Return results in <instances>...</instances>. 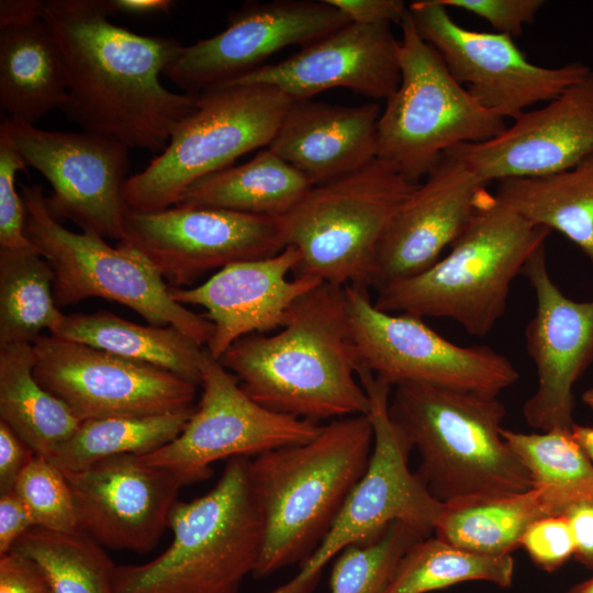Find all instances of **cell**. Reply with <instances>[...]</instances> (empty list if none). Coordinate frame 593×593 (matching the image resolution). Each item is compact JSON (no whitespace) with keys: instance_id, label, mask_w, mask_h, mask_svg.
I'll return each instance as SVG.
<instances>
[{"instance_id":"f35d334b","label":"cell","mask_w":593,"mask_h":593,"mask_svg":"<svg viewBox=\"0 0 593 593\" xmlns=\"http://www.w3.org/2000/svg\"><path fill=\"white\" fill-rule=\"evenodd\" d=\"M27 164L10 139L0 133V249L32 247L25 236V208L15 188V176Z\"/></svg>"},{"instance_id":"30bf717a","label":"cell","mask_w":593,"mask_h":593,"mask_svg":"<svg viewBox=\"0 0 593 593\" xmlns=\"http://www.w3.org/2000/svg\"><path fill=\"white\" fill-rule=\"evenodd\" d=\"M24 232L54 272L57 306L102 298L131 307L150 325L174 326L201 346L213 335V324L176 302L157 270L133 247L64 227L49 212L37 184H22Z\"/></svg>"},{"instance_id":"7dc6e473","label":"cell","mask_w":593,"mask_h":593,"mask_svg":"<svg viewBox=\"0 0 593 593\" xmlns=\"http://www.w3.org/2000/svg\"><path fill=\"white\" fill-rule=\"evenodd\" d=\"M44 1L1 0L0 29L30 24L43 16Z\"/></svg>"},{"instance_id":"d6986e66","label":"cell","mask_w":593,"mask_h":593,"mask_svg":"<svg viewBox=\"0 0 593 593\" xmlns=\"http://www.w3.org/2000/svg\"><path fill=\"white\" fill-rule=\"evenodd\" d=\"M524 275L536 298L525 329L526 350L537 372V389L525 401V422L540 432L571 430L573 387L593 363V298H568L551 279L545 244L526 262Z\"/></svg>"},{"instance_id":"c3c4849f","label":"cell","mask_w":593,"mask_h":593,"mask_svg":"<svg viewBox=\"0 0 593 593\" xmlns=\"http://www.w3.org/2000/svg\"><path fill=\"white\" fill-rule=\"evenodd\" d=\"M113 13L147 14L169 12L175 5L170 0H109Z\"/></svg>"},{"instance_id":"9a60e30c","label":"cell","mask_w":593,"mask_h":593,"mask_svg":"<svg viewBox=\"0 0 593 593\" xmlns=\"http://www.w3.org/2000/svg\"><path fill=\"white\" fill-rule=\"evenodd\" d=\"M409 12L451 76L483 108L505 120H515L528 108L557 98L591 70L580 61L559 67L533 64L512 36L466 29L439 0L413 1Z\"/></svg>"},{"instance_id":"7bdbcfd3","label":"cell","mask_w":593,"mask_h":593,"mask_svg":"<svg viewBox=\"0 0 593 593\" xmlns=\"http://www.w3.org/2000/svg\"><path fill=\"white\" fill-rule=\"evenodd\" d=\"M340 10L350 22L400 23L409 11V5L401 0H328Z\"/></svg>"},{"instance_id":"8fae6325","label":"cell","mask_w":593,"mask_h":593,"mask_svg":"<svg viewBox=\"0 0 593 593\" xmlns=\"http://www.w3.org/2000/svg\"><path fill=\"white\" fill-rule=\"evenodd\" d=\"M359 381L369 399L373 448L366 473L347 496L338 516L315 551L289 581L268 593H312L324 568L351 545L377 538L400 521L427 538L445 504L409 468L413 446L389 413L391 385L366 368Z\"/></svg>"},{"instance_id":"ab89813d","label":"cell","mask_w":593,"mask_h":593,"mask_svg":"<svg viewBox=\"0 0 593 593\" xmlns=\"http://www.w3.org/2000/svg\"><path fill=\"white\" fill-rule=\"evenodd\" d=\"M519 547L542 570L552 572L574 556L572 532L563 515L534 522L524 533Z\"/></svg>"},{"instance_id":"52a82bcc","label":"cell","mask_w":593,"mask_h":593,"mask_svg":"<svg viewBox=\"0 0 593 593\" xmlns=\"http://www.w3.org/2000/svg\"><path fill=\"white\" fill-rule=\"evenodd\" d=\"M400 26L401 79L379 118L377 158L419 183L449 149L493 138L507 125L451 76L409 11Z\"/></svg>"},{"instance_id":"d4e9b609","label":"cell","mask_w":593,"mask_h":593,"mask_svg":"<svg viewBox=\"0 0 593 593\" xmlns=\"http://www.w3.org/2000/svg\"><path fill=\"white\" fill-rule=\"evenodd\" d=\"M380 107L293 100L268 145L313 187L349 176L377 159Z\"/></svg>"},{"instance_id":"4316f807","label":"cell","mask_w":593,"mask_h":593,"mask_svg":"<svg viewBox=\"0 0 593 593\" xmlns=\"http://www.w3.org/2000/svg\"><path fill=\"white\" fill-rule=\"evenodd\" d=\"M312 187L299 170L266 148L245 164L198 180L175 205L280 217Z\"/></svg>"},{"instance_id":"e0dca14e","label":"cell","mask_w":593,"mask_h":593,"mask_svg":"<svg viewBox=\"0 0 593 593\" xmlns=\"http://www.w3.org/2000/svg\"><path fill=\"white\" fill-rule=\"evenodd\" d=\"M120 242L142 254L174 288L213 269L271 257L286 247L279 217L183 205L159 212L127 206Z\"/></svg>"},{"instance_id":"74e56055","label":"cell","mask_w":593,"mask_h":593,"mask_svg":"<svg viewBox=\"0 0 593 593\" xmlns=\"http://www.w3.org/2000/svg\"><path fill=\"white\" fill-rule=\"evenodd\" d=\"M13 490L26 505L35 527L59 533L80 529L66 474L47 458L35 456Z\"/></svg>"},{"instance_id":"484cf974","label":"cell","mask_w":593,"mask_h":593,"mask_svg":"<svg viewBox=\"0 0 593 593\" xmlns=\"http://www.w3.org/2000/svg\"><path fill=\"white\" fill-rule=\"evenodd\" d=\"M67 77L58 42L42 19L0 29V109L15 122L35 125L61 109Z\"/></svg>"},{"instance_id":"4fadbf2b","label":"cell","mask_w":593,"mask_h":593,"mask_svg":"<svg viewBox=\"0 0 593 593\" xmlns=\"http://www.w3.org/2000/svg\"><path fill=\"white\" fill-rule=\"evenodd\" d=\"M200 370L202 395L187 425L170 443L137 456L142 462L174 471L191 484L210 478L214 461L307 443L323 427L255 402L206 348Z\"/></svg>"},{"instance_id":"f907efd6","label":"cell","mask_w":593,"mask_h":593,"mask_svg":"<svg viewBox=\"0 0 593 593\" xmlns=\"http://www.w3.org/2000/svg\"><path fill=\"white\" fill-rule=\"evenodd\" d=\"M568 593H593V578L573 586Z\"/></svg>"},{"instance_id":"83f0119b","label":"cell","mask_w":593,"mask_h":593,"mask_svg":"<svg viewBox=\"0 0 593 593\" xmlns=\"http://www.w3.org/2000/svg\"><path fill=\"white\" fill-rule=\"evenodd\" d=\"M201 383L203 347L174 326L139 325L112 312L65 315L52 334Z\"/></svg>"},{"instance_id":"9c48e42d","label":"cell","mask_w":593,"mask_h":593,"mask_svg":"<svg viewBox=\"0 0 593 593\" xmlns=\"http://www.w3.org/2000/svg\"><path fill=\"white\" fill-rule=\"evenodd\" d=\"M292 101L262 83L225 85L199 93L195 109L166 148L126 180V205L141 212L169 209L198 180L268 147Z\"/></svg>"},{"instance_id":"8d00e7d4","label":"cell","mask_w":593,"mask_h":593,"mask_svg":"<svg viewBox=\"0 0 593 593\" xmlns=\"http://www.w3.org/2000/svg\"><path fill=\"white\" fill-rule=\"evenodd\" d=\"M424 538L396 521L377 538L349 546L334 559L328 593H387L403 555Z\"/></svg>"},{"instance_id":"d590c367","label":"cell","mask_w":593,"mask_h":593,"mask_svg":"<svg viewBox=\"0 0 593 593\" xmlns=\"http://www.w3.org/2000/svg\"><path fill=\"white\" fill-rule=\"evenodd\" d=\"M12 550L40 564L53 593H114L116 564L104 547L81 529L59 533L33 527Z\"/></svg>"},{"instance_id":"3957f363","label":"cell","mask_w":593,"mask_h":593,"mask_svg":"<svg viewBox=\"0 0 593 593\" xmlns=\"http://www.w3.org/2000/svg\"><path fill=\"white\" fill-rule=\"evenodd\" d=\"M373 448L368 415L332 421L307 443L256 456L249 484L262 526L253 577L305 561L363 477Z\"/></svg>"},{"instance_id":"b9f144b4","label":"cell","mask_w":593,"mask_h":593,"mask_svg":"<svg viewBox=\"0 0 593 593\" xmlns=\"http://www.w3.org/2000/svg\"><path fill=\"white\" fill-rule=\"evenodd\" d=\"M0 593H53L48 579L32 558L11 550L0 556Z\"/></svg>"},{"instance_id":"681fc988","label":"cell","mask_w":593,"mask_h":593,"mask_svg":"<svg viewBox=\"0 0 593 593\" xmlns=\"http://www.w3.org/2000/svg\"><path fill=\"white\" fill-rule=\"evenodd\" d=\"M571 433L593 462V427L574 424Z\"/></svg>"},{"instance_id":"816d5d0a","label":"cell","mask_w":593,"mask_h":593,"mask_svg":"<svg viewBox=\"0 0 593 593\" xmlns=\"http://www.w3.org/2000/svg\"><path fill=\"white\" fill-rule=\"evenodd\" d=\"M583 403L593 411V388L588 389L582 394Z\"/></svg>"},{"instance_id":"7c38bea8","label":"cell","mask_w":593,"mask_h":593,"mask_svg":"<svg viewBox=\"0 0 593 593\" xmlns=\"http://www.w3.org/2000/svg\"><path fill=\"white\" fill-rule=\"evenodd\" d=\"M344 288L359 367L391 387L426 384L499 396L519 379L514 363L493 348L457 345L421 317L380 311L368 289Z\"/></svg>"},{"instance_id":"f1b7e54d","label":"cell","mask_w":593,"mask_h":593,"mask_svg":"<svg viewBox=\"0 0 593 593\" xmlns=\"http://www.w3.org/2000/svg\"><path fill=\"white\" fill-rule=\"evenodd\" d=\"M32 344L0 346V421L36 456L49 458L78 428L80 421L35 379Z\"/></svg>"},{"instance_id":"8992f818","label":"cell","mask_w":593,"mask_h":593,"mask_svg":"<svg viewBox=\"0 0 593 593\" xmlns=\"http://www.w3.org/2000/svg\"><path fill=\"white\" fill-rule=\"evenodd\" d=\"M249 462L243 456L228 459L208 493L177 500L168 548L148 562L116 566L114 593H237L255 570L262 541Z\"/></svg>"},{"instance_id":"f5cc1de1","label":"cell","mask_w":593,"mask_h":593,"mask_svg":"<svg viewBox=\"0 0 593 593\" xmlns=\"http://www.w3.org/2000/svg\"><path fill=\"white\" fill-rule=\"evenodd\" d=\"M584 161H590V163H593V155L590 156L588 159H585Z\"/></svg>"},{"instance_id":"5b68a950","label":"cell","mask_w":593,"mask_h":593,"mask_svg":"<svg viewBox=\"0 0 593 593\" xmlns=\"http://www.w3.org/2000/svg\"><path fill=\"white\" fill-rule=\"evenodd\" d=\"M389 413L421 457L417 474L445 505L533 488L502 437L506 409L497 396L426 384L394 389Z\"/></svg>"},{"instance_id":"bcb514c9","label":"cell","mask_w":593,"mask_h":593,"mask_svg":"<svg viewBox=\"0 0 593 593\" xmlns=\"http://www.w3.org/2000/svg\"><path fill=\"white\" fill-rule=\"evenodd\" d=\"M563 516L572 532L574 557L584 566L593 568V500L570 506Z\"/></svg>"},{"instance_id":"6da1fadb","label":"cell","mask_w":593,"mask_h":593,"mask_svg":"<svg viewBox=\"0 0 593 593\" xmlns=\"http://www.w3.org/2000/svg\"><path fill=\"white\" fill-rule=\"evenodd\" d=\"M112 13L109 0L44 1L67 77L60 110L85 132L160 154L198 103L199 94L174 92L159 79L183 46L118 26Z\"/></svg>"},{"instance_id":"ee69618b","label":"cell","mask_w":593,"mask_h":593,"mask_svg":"<svg viewBox=\"0 0 593 593\" xmlns=\"http://www.w3.org/2000/svg\"><path fill=\"white\" fill-rule=\"evenodd\" d=\"M35 452L0 421V493L12 491Z\"/></svg>"},{"instance_id":"f546056e","label":"cell","mask_w":593,"mask_h":593,"mask_svg":"<svg viewBox=\"0 0 593 593\" xmlns=\"http://www.w3.org/2000/svg\"><path fill=\"white\" fill-rule=\"evenodd\" d=\"M494 197L532 224L564 235L593 264V163L545 177L501 180Z\"/></svg>"},{"instance_id":"60d3db41","label":"cell","mask_w":593,"mask_h":593,"mask_svg":"<svg viewBox=\"0 0 593 593\" xmlns=\"http://www.w3.org/2000/svg\"><path fill=\"white\" fill-rule=\"evenodd\" d=\"M446 8L467 11L485 20L496 33L516 36L535 21L542 0H439Z\"/></svg>"},{"instance_id":"277c9868","label":"cell","mask_w":593,"mask_h":593,"mask_svg":"<svg viewBox=\"0 0 593 593\" xmlns=\"http://www.w3.org/2000/svg\"><path fill=\"white\" fill-rule=\"evenodd\" d=\"M550 232L485 190L451 250L423 272L377 290L374 306L450 318L468 334L484 336L505 313L512 282Z\"/></svg>"},{"instance_id":"1f68e13d","label":"cell","mask_w":593,"mask_h":593,"mask_svg":"<svg viewBox=\"0 0 593 593\" xmlns=\"http://www.w3.org/2000/svg\"><path fill=\"white\" fill-rule=\"evenodd\" d=\"M65 314L54 298V272L34 246L0 249V346L33 344L53 334Z\"/></svg>"},{"instance_id":"7402d4cb","label":"cell","mask_w":593,"mask_h":593,"mask_svg":"<svg viewBox=\"0 0 593 593\" xmlns=\"http://www.w3.org/2000/svg\"><path fill=\"white\" fill-rule=\"evenodd\" d=\"M485 190L461 158L445 153L391 219L369 287L379 290L432 267L466 228Z\"/></svg>"},{"instance_id":"d6a6232c","label":"cell","mask_w":593,"mask_h":593,"mask_svg":"<svg viewBox=\"0 0 593 593\" xmlns=\"http://www.w3.org/2000/svg\"><path fill=\"white\" fill-rule=\"evenodd\" d=\"M194 409L141 417L83 421L48 460L64 473H72L109 457L149 454L174 440Z\"/></svg>"},{"instance_id":"603a6c76","label":"cell","mask_w":593,"mask_h":593,"mask_svg":"<svg viewBox=\"0 0 593 593\" xmlns=\"http://www.w3.org/2000/svg\"><path fill=\"white\" fill-rule=\"evenodd\" d=\"M400 79L399 40L391 24L350 22L287 59L226 85H268L292 100L311 99L333 88L387 100Z\"/></svg>"},{"instance_id":"5bb4252c","label":"cell","mask_w":593,"mask_h":593,"mask_svg":"<svg viewBox=\"0 0 593 593\" xmlns=\"http://www.w3.org/2000/svg\"><path fill=\"white\" fill-rule=\"evenodd\" d=\"M0 133L51 183L53 194L46 204L57 221L69 220L85 233L123 239L127 146L91 132L45 131L5 115Z\"/></svg>"},{"instance_id":"836d02e7","label":"cell","mask_w":593,"mask_h":593,"mask_svg":"<svg viewBox=\"0 0 593 593\" xmlns=\"http://www.w3.org/2000/svg\"><path fill=\"white\" fill-rule=\"evenodd\" d=\"M502 437L561 515L572 505L593 500V462L571 430L521 433L502 428Z\"/></svg>"},{"instance_id":"4dcf8cb0","label":"cell","mask_w":593,"mask_h":593,"mask_svg":"<svg viewBox=\"0 0 593 593\" xmlns=\"http://www.w3.org/2000/svg\"><path fill=\"white\" fill-rule=\"evenodd\" d=\"M561 515L542 489L445 505L435 536L461 549L486 556L512 555L536 521Z\"/></svg>"},{"instance_id":"e575fe53","label":"cell","mask_w":593,"mask_h":593,"mask_svg":"<svg viewBox=\"0 0 593 593\" xmlns=\"http://www.w3.org/2000/svg\"><path fill=\"white\" fill-rule=\"evenodd\" d=\"M513 575L512 555H479L429 536L403 555L387 593H428L467 581L505 589L512 585Z\"/></svg>"},{"instance_id":"7a4b0ae2","label":"cell","mask_w":593,"mask_h":593,"mask_svg":"<svg viewBox=\"0 0 593 593\" xmlns=\"http://www.w3.org/2000/svg\"><path fill=\"white\" fill-rule=\"evenodd\" d=\"M264 407L317 423L367 415L345 288L322 282L301 295L272 334H250L219 359Z\"/></svg>"},{"instance_id":"ac0fdd59","label":"cell","mask_w":593,"mask_h":593,"mask_svg":"<svg viewBox=\"0 0 593 593\" xmlns=\"http://www.w3.org/2000/svg\"><path fill=\"white\" fill-rule=\"evenodd\" d=\"M350 23L328 0L248 2L230 15L227 26L183 46L164 76L184 93L199 94L260 67L291 45H310Z\"/></svg>"},{"instance_id":"ffe728a7","label":"cell","mask_w":593,"mask_h":593,"mask_svg":"<svg viewBox=\"0 0 593 593\" xmlns=\"http://www.w3.org/2000/svg\"><path fill=\"white\" fill-rule=\"evenodd\" d=\"M65 474L79 528L104 548L137 553L156 546L180 489L189 485L182 475L128 454Z\"/></svg>"},{"instance_id":"ba28073f","label":"cell","mask_w":593,"mask_h":593,"mask_svg":"<svg viewBox=\"0 0 593 593\" xmlns=\"http://www.w3.org/2000/svg\"><path fill=\"white\" fill-rule=\"evenodd\" d=\"M418 183L377 158L311 190L279 217L284 246L301 254L295 276L368 289L381 238Z\"/></svg>"},{"instance_id":"2e32d148","label":"cell","mask_w":593,"mask_h":593,"mask_svg":"<svg viewBox=\"0 0 593 593\" xmlns=\"http://www.w3.org/2000/svg\"><path fill=\"white\" fill-rule=\"evenodd\" d=\"M32 345L35 379L80 422L194 407L197 385L165 369L52 334L41 335Z\"/></svg>"},{"instance_id":"44dd1931","label":"cell","mask_w":593,"mask_h":593,"mask_svg":"<svg viewBox=\"0 0 593 593\" xmlns=\"http://www.w3.org/2000/svg\"><path fill=\"white\" fill-rule=\"evenodd\" d=\"M448 152L486 186L579 166L593 155V70L544 107L524 112L495 137Z\"/></svg>"},{"instance_id":"f6af8a7d","label":"cell","mask_w":593,"mask_h":593,"mask_svg":"<svg viewBox=\"0 0 593 593\" xmlns=\"http://www.w3.org/2000/svg\"><path fill=\"white\" fill-rule=\"evenodd\" d=\"M35 527L32 516L14 490L0 493V556L11 551L16 541Z\"/></svg>"},{"instance_id":"cb8c5ba5","label":"cell","mask_w":593,"mask_h":593,"mask_svg":"<svg viewBox=\"0 0 593 593\" xmlns=\"http://www.w3.org/2000/svg\"><path fill=\"white\" fill-rule=\"evenodd\" d=\"M301 254L292 246L255 260L236 262L216 271L194 288H170L171 298L181 305H199L213 324L206 345L216 359L239 338L279 329L290 306L323 281L294 273Z\"/></svg>"}]
</instances>
